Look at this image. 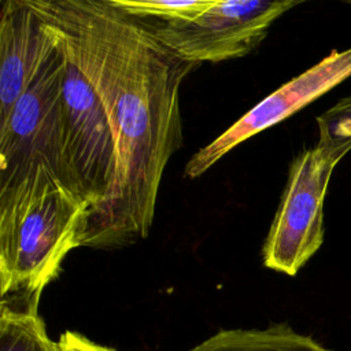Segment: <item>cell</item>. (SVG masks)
<instances>
[{"label": "cell", "mask_w": 351, "mask_h": 351, "mask_svg": "<svg viewBox=\"0 0 351 351\" xmlns=\"http://www.w3.org/2000/svg\"><path fill=\"white\" fill-rule=\"evenodd\" d=\"M73 37L107 110L117 151L110 208L88 245L149 234L163 171L182 144L180 86L189 63L110 0H27Z\"/></svg>", "instance_id": "cell-1"}, {"label": "cell", "mask_w": 351, "mask_h": 351, "mask_svg": "<svg viewBox=\"0 0 351 351\" xmlns=\"http://www.w3.org/2000/svg\"><path fill=\"white\" fill-rule=\"evenodd\" d=\"M43 25L47 41L38 64L8 121L0 126V207L49 184L80 199L66 151L64 55L55 33Z\"/></svg>", "instance_id": "cell-2"}, {"label": "cell", "mask_w": 351, "mask_h": 351, "mask_svg": "<svg viewBox=\"0 0 351 351\" xmlns=\"http://www.w3.org/2000/svg\"><path fill=\"white\" fill-rule=\"evenodd\" d=\"M88 218V207L60 188L0 211L1 298L21 293L40 300L66 255L84 245Z\"/></svg>", "instance_id": "cell-3"}, {"label": "cell", "mask_w": 351, "mask_h": 351, "mask_svg": "<svg viewBox=\"0 0 351 351\" xmlns=\"http://www.w3.org/2000/svg\"><path fill=\"white\" fill-rule=\"evenodd\" d=\"M335 167L317 147L302 151L292 160L262 248L265 267L293 277L321 248L325 236L324 202Z\"/></svg>", "instance_id": "cell-4"}, {"label": "cell", "mask_w": 351, "mask_h": 351, "mask_svg": "<svg viewBox=\"0 0 351 351\" xmlns=\"http://www.w3.org/2000/svg\"><path fill=\"white\" fill-rule=\"evenodd\" d=\"M298 0H217L214 7L192 21L159 23L144 21L154 36L181 59L222 62L252 52L270 25L298 5Z\"/></svg>", "instance_id": "cell-5"}, {"label": "cell", "mask_w": 351, "mask_h": 351, "mask_svg": "<svg viewBox=\"0 0 351 351\" xmlns=\"http://www.w3.org/2000/svg\"><path fill=\"white\" fill-rule=\"evenodd\" d=\"M351 75V48L332 51L321 62L277 88L186 163L185 177L197 178L236 145L287 119Z\"/></svg>", "instance_id": "cell-6"}, {"label": "cell", "mask_w": 351, "mask_h": 351, "mask_svg": "<svg viewBox=\"0 0 351 351\" xmlns=\"http://www.w3.org/2000/svg\"><path fill=\"white\" fill-rule=\"evenodd\" d=\"M47 30L27 0H5L0 14V126L26 90L38 64Z\"/></svg>", "instance_id": "cell-7"}, {"label": "cell", "mask_w": 351, "mask_h": 351, "mask_svg": "<svg viewBox=\"0 0 351 351\" xmlns=\"http://www.w3.org/2000/svg\"><path fill=\"white\" fill-rule=\"evenodd\" d=\"M188 351H332L287 322L266 329H221Z\"/></svg>", "instance_id": "cell-8"}, {"label": "cell", "mask_w": 351, "mask_h": 351, "mask_svg": "<svg viewBox=\"0 0 351 351\" xmlns=\"http://www.w3.org/2000/svg\"><path fill=\"white\" fill-rule=\"evenodd\" d=\"M37 299L21 293L1 298L0 351H63L49 339Z\"/></svg>", "instance_id": "cell-9"}, {"label": "cell", "mask_w": 351, "mask_h": 351, "mask_svg": "<svg viewBox=\"0 0 351 351\" xmlns=\"http://www.w3.org/2000/svg\"><path fill=\"white\" fill-rule=\"evenodd\" d=\"M110 3L130 16L169 23L192 21L214 7L217 0H110Z\"/></svg>", "instance_id": "cell-10"}, {"label": "cell", "mask_w": 351, "mask_h": 351, "mask_svg": "<svg viewBox=\"0 0 351 351\" xmlns=\"http://www.w3.org/2000/svg\"><path fill=\"white\" fill-rule=\"evenodd\" d=\"M317 148L335 165L351 149V96L343 97L317 117Z\"/></svg>", "instance_id": "cell-11"}, {"label": "cell", "mask_w": 351, "mask_h": 351, "mask_svg": "<svg viewBox=\"0 0 351 351\" xmlns=\"http://www.w3.org/2000/svg\"><path fill=\"white\" fill-rule=\"evenodd\" d=\"M59 344L63 351H117L112 347L97 344L86 336L73 330L63 332L59 337Z\"/></svg>", "instance_id": "cell-12"}]
</instances>
